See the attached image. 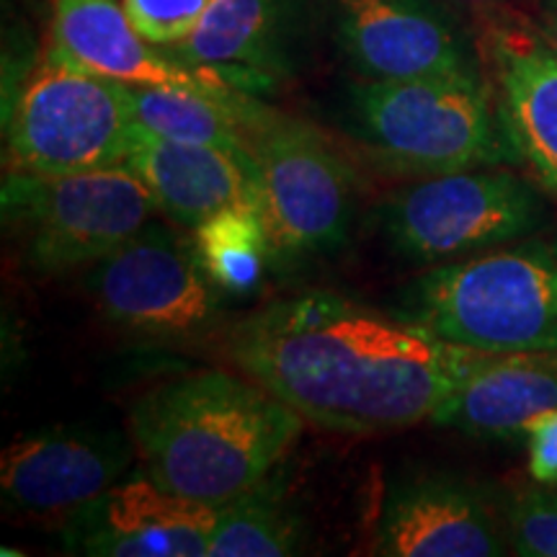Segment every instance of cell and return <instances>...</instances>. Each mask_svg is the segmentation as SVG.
I'll list each match as a JSON object with an SVG mask.
<instances>
[{
  "instance_id": "6da1fadb",
  "label": "cell",
  "mask_w": 557,
  "mask_h": 557,
  "mask_svg": "<svg viewBox=\"0 0 557 557\" xmlns=\"http://www.w3.org/2000/svg\"><path fill=\"white\" fill-rule=\"evenodd\" d=\"M227 357L305 421L382 434L431 421L493 354L449 344L406 315L305 292L240 320Z\"/></svg>"
},
{
  "instance_id": "7a4b0ae2",
  "label": "cell",
  "mask_w": 557,
  "mask_h": 557,
  "mask_svg": "<svg viewBox=\"0 0 557 557\" xmlns=\"http://www.w3.org/2000/svg\"><path fill=\"white\" fill-rule=\"evenodd\" d=\"M302 421L248 374L205 369L139 395L129 434L158 485L218 508L274 475Z\"/></svg>"
},
{
  "instance_id": "3957f363",
  "label": "cell",
  "mask_w": 557,
  "mask_h": 557,
  "mask_svg": "<svg viewBox=\"0 0 557 557\" xmlns=\"http://www.w3.org/2000/svg\"><path fill=\"white\" fill-rule=\"evenodd\" d=\"M403 315L478 351H557V233L438 263L408 289Z\"/></svg>"
},
{
  "instance_id": "277c9868",
  "label": "cell",
  "mask_w": 557,
  "mask_h": 557,
  "mask_svg": "<svg viewBox=\"0 0 557 557\" xmlns=\"http://www.w3.org/2000/svg\"><path fill=\"white\" fill-rule=\"evenodd\" d=\"M351 114L359 137L395 169L436 176L521 163L483 73L364 81L351 90Z\"/></svg>"
},
{
  "instance_id": "5b68a950",
  "label": "cell",
  "mask_w": 557,
  "mask_h": 557,
  "mask_svg": "<svg viewBox=\"0 0 557 557\" xmlns=\"http://www.w3.org/2000/svg\"><path fill=\"white\" fill-rule=\"evenodd\" d=\"M158 212L148 186L127 165L3 181V218L24 259L41 274L90 267L148 225Z\"/></svg>"
},
{
  "instance_id": "8992f818",
  "label": "cell",
  "mask_w": 557,
  "mask_h": 557,
  "mask_svg": "<svg viewBox=\"0 0 557 557\" xmlns=\"http://www.w3.org/2000/svg\"><path fill=\"white\" fill-rule=\"evenodd\" d=\"M135 129L127 83L47 52L13 107L9 165L34 176L111 169L127 160Z\"/></svg>"
},
{
  "instance_id": "52a82bcc",
  "label": "cell",
  "mask_w": 557,
  "mask_h": 557,
  "mask_svg": "<svg viewBox=\"0 0 557 557\" xmlns=\"http://www.w3.org/2000/svg\"><path fill=\"white\" fill-rule=\"evenodd\" d=\"M545 220L534 186L506 165L436 173L395 194L385 212L395 248L436 267L524 240Z\"/></svg>"
},
{
  "instance_id": "ba28073f",
  "label": "cell",
  "mask_w": 557,
  "mask_h": 557,
  "mask_svg": "<svg viewBox=\"0 0 557 557\" xmlns=\"http://www.w3.org/2000/svg\"><path fill=\"white\" fill-rule=\"evenodd\" d=\"M246 150L274 253H312L346 238L351 173L315 129L253 101Z\"/></svg>"
},
{
  "instance_id": "9c48e42d",
  "label": "cell",
  "mask_w": 557,
  "mask_h": 557,
  "mask_svg": "<svg viewBox=\"0 0 557 557\" xmlns=\"http://www.w3.org/2000/svg\"><path fill=\"white\" fill-rule=\"evenodd\" d=\"M214 287L197 240L165 222H148L86 274V289L111 323L150 336L207 325L218 308Z\"/></svg>"
},
{
  "instance_id": "30bf717a",
  "label": "cell",
  "mask_w": 557,
  "mask_h": 557,
  "mask_svg": "<svg viewBox=\"0 0 557 557\" xmlns=\"http://www.w3.org/2000/svg\"><path fill=\"white\" fill-rule=\"evenodd\" d=\"M120 431L47 426L16 436L0 457V493L13 511L37 519L73 517L107 493L135 462Z\"/></svg>"
},
{
  "instance_id": "8fae6325",
  "label": "cell",
  "mask_w": 557,
  "mask_h": 557,
  "mask_svg": "<svg viewBox=\"0 0 557 557\" xmlns=\"http://www.w3.org/2000/svg\"><path fill=\"white\" fill-rule=\"evenodd\" d=\"M341 50L367 81L480 73L468 34L438 0H333Z\"/></svg>"
},
{
  "instance_id": "7c38bea8",
  "label": "cell",
  "mask_w": 557,
  "mask_h": 557,
  "mask_svg": "<svg viewBox=\"0 0 557 557\" xmlns=\"http://www.w3.org/2000/svg\"><path fill=\"white\" fill-rule=\"evenodd\" d=\"M218 508L137 472L62 521L67 553L94 557H207Z\"/></svg>"
},
{
  "instance_id": "4fadbf2b",
  "label": "cell",
  "mask_w": 557,
  "mask_h": 557,
  "mask_svg": "<svg viewBox=\"0 0 557 557\" xmlns=\"http://www.w3.org/2000/svg\"><path fill=\"white\" fill-rule=\"evenodd\" d=\"M491 86L521 163L557 197V47L537 21L506 11L480 21Z\"/></svg>"
},
{
  "instance_id": "5bb4252c",
  "label": "cell",
  "mask_w": 557,
  "mask_h": 557,
  "mask_svg": "<svg viewBox=\"0 0 557 557\" xmlns=\"http://www.w3.org/2000/svg\"><path fill=\"white\" fill-rule=\"evenodd\" d=\"M374 547L385 557H496L506 540L478 491L426 472L389 487Z\"/></svg>"
},
{
  "instance_id": "9a60e30c",
  "label": "cell",
  "mask_w": 557,
  "mask_h": 557,
  "mask_svg": "<svg viewBox=\"0 0 557 557\" xmlns=\"http://www.w3.org/2000/svg\"><path fill=\"white\" fill-rule=\"evenodd\" d=\"M124 165L148 186L158 212L191 233L230 207H259L253 160L243 150L176 143L137 127Z\"/></svg>"
},
{
  "instance_id": "2e32d148",
  "label": "cell",
  "mask_w": 557,
  "mask_h": 557,
  "mask_svg": "<svg viewBox=\"0 0 557 557\" xmlns=\"http://www.w3.org/2000/svg\"><path fill=\"white\" fill-rule=\"evenodd\" d=\"M50 52L127 86H227L158 52L135 29L120 0H54Z\"/></svg>"
},
{
  "instance_id": "e0dca14e",
  "label": "cell",
  "mask_w": 557,
  "mask_h": 557,
  "mask_svg": "<svg viewBox=\"0 0 557 557\" xmlns=\"http://www.w3.org/2000/svg\"><path fill=\"white\" fill-rule=\"evenodd\" d=\"M289 0H212L173 58L227 86L259 94L287 73Z\"/></svg>"
},
{
  "instance_id": "ac0fdd59",
  "label": "cell",
  "mask_w": 557,
  "mask_h": 557,
  "mask_svg": "<svg viewBox=\"0 0 557 557\" xmlns=\"http://www.w3.org/2000/svg\"><path fill=\"white\" fill-rule=\"evenodd\" d=\"M557 408V351L493 354L431 416L442 429L480 438L524 436Z\"/></svg>"
},
{
  "instance_id": "d6986e66",
  "label": "cell",
  "mask_w": 557,
  "mask_h": 557,
  "mask_svg": "<svg viewBox=\"0 0 557 557\" xmlns=\"http://www.w3.org/2000/svg\"><path fill=\"white\" fill-rule=\"evenodd\" d=\"M137 127L176 143L246 150L253 94L230 86H127Z\"/></svg>"
},
{
  "instance_id": "ffe728a7",
  "label": "cell",
  "mask_w": 557,
  "mask_h": 557,
  "mask_svg": "<svg viewBox=\"0 0 557 557\" xmlns=\"http://www.w3.org/2000/svg\"><path fill=\"white\" fill-rule=\"evenodd\" d=\"M308 527L274 475L218 506L207 557H289L305 549Z\"/></svg>"
},
{
  "instance_id": "44dd1931",
  "label": "cell",
  "mask_w": 557,
  "mask_h": 557,
  "mask_svg": "<svg viewBox=\"0 0 557 557\" xmlns=\"http://www.w3.org/2000/svg\"><path fill=\"white\" fill-rule=\"evenodd\" d=\"M212 282L225 292H248L261 282L271 250L267 222L256 205L230 207L194 230Z\"/></svg>"
},
{
  "instance_id": "7402d4cb",
  "label": "cell",
  "mask_w": 557,
  "mask_h": 557,
  "mask_svg": "<svg viewBox=\"0 0 557 557\" xmlns=\"http://www.w3.org/2000/svg\"><path fill=\"white\" fill-rule=\"evenodd\" d=\"M508 545L521 557H557V491L529 487L506 508Z\"/></svg>"
},
{
  "instance_id": "603a6c76",
  "label": "cell",
  "mask_w": 557,
  "mask_h": 557,
  "mask_svg": "<svg viewBox=\"0 0 557 557\" xmlns=\"http://www.w3.org/2000/svg\"><path fill=\"white\" fill-rule=\"evenodd\" d=\"M135 29L156 47H176L194 32L212 0H122Z\"/></svg>"
},
{
  "instance_id": "cb8c5ba5",
  "label": "cell",
  "mask_w": 557,
  "mask_h": 557,
  "mask_svg": "<svg viewBox=\"0 0 557 557\" xmlns=\"http://www.w3.org/2000/svg\"><path fill=\"white\" fill-rule=\"evenodd\" d=\"M529 475L540 485H557V408L534 418L527 429Z\"/></svg>"
},
{
  "instance_id": "d4e9b609",
  "label": "cell",
  "mask_w": 557,
  "mask_h": 557,
  "mask_svg": "<svg viewBox=\"0 0 557 557\" xmlns=\"http://www.w3.org/2000/svg\"><path fill=\"white\" fill-rule=\"evenodd\" d=\"M449 3L459 5V9L472 11L480 21L493 18V16H498V13H506V11H517L511 5L513 0H449Z\"/></svg>"
},
{
  "instance_id": "484cf974",
  "label": "cell",
  "mask_w": 557,
  "mask_h": 557,
  "mask_svg": "<svg viewBox=\"0 0 557 557\" xmlns=\"http://www.w3.org/2000/svg\"><path fill=\"white\" fill-rule=\"evenodd\" d=\"M537 24L547 34V39L557 47V0H540Z\"/></svg>"
}]
</instances>
